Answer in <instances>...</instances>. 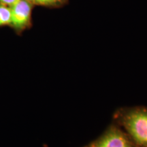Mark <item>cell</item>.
Segmentation results:
<instances>
[{"mask_svg": "<svg viewBox=\"0 0 147 147\" xmlns=\"http://www.w3.org/2000/svg\"><path fill=\"white\" fill-rule=\"evenodd\" d=\"M25 1H29V2H31V3H34V4L35 5V3H34V0H25Z\"/></svg>", "mask_w": 147, "mask_h": 147, "instance_id": "7", "label": "cell"}, {"mask_svg": "<svg viewBox=\"0 0 147 147\" xmlns=\"http://www.w3.org/2000/svg\"><path fill=\"white\" fill-rule=\"evenodd\" d=\"M69 0H34L36 5L48 8H61L69 3Z\"/></svg>", "mask_w": 147, "mask_h": 147, "instance_id": "4", "label": "cell"}, {"mask_svg": "<svg viewBox=\"0 0 147 147\" xmlns=\"http://www.w3.org/2000/svg\"><path fill=\"white\" fill-rule=\"evenodd\" d=\"M18 0H0V3L5 5H8V6H11V5H13Z\"/></svg>", "mask_w": 147, "mask_h": 147, "instance_id": "6", "label": "cell"}, {"mask_svg": "<svg viewBox=\"0 0 147 147\" xmlns=\"http://www.w3.org/2000/svg\"><path fill=\"white\" fill-rule=\"evenodd\" d=\"M11 23L10 7L0 3V27L10 26Z\"/></svg>", "mask_w": 147, "mask_h": 147, "instance_id": "5", "label": "cell"}, {"mask_svg": "<svg viewBox=\"0 0 147 147\" xmlns=\"http://www.w3.org/2000/svg\"><path fill=\"white\" fill-rule=\"evenodd\" d=\"M35 5L25 0H18L11 5V23L10 27L21 34L32 27V12Z\"/></svg>", "mask_w": 147, "mask_h": 147, "instance_id": "2", "label": "cell"}, {"mask_svg": "<svg viewBox=\"0 0 147 147\" xmlns=\"http://www.w3.org/2000/svg\"><path fill=\"white\" fill-rule=\"evenodd\" d=\"M120 127L137 147H147V108H120L113 115Z\"/></svg>", "mask_w": 147, "mask_h": 147, "instance_id": "1", "label": "cell"}, {"mask_svg": "<svg viewBox=\"0 0 147 147\" xmlns=\"http://www.w3.org/2000/svg\"><path fill=\"white\" fill-rule=\"evenodd\" d=\"M87 147H137L120 127L113 123Z\"/></svg>", "mask_w": 147, "mask_h": 147, "instance_id": "3", "label": "cell"}, {"mask_svg": "<svg viewBox=\"0 0 147 147\" xmlns=\"http://www.w3.org/2000/svg\"><path fill=\"white\" fill-rule=\"evenodd\" d=\"M84 147H87V146H84Z\"/></svg>", "mask_w": 147, "mask_h": 147, "instance_id": "8", "label": "cell"}]
</instances>
